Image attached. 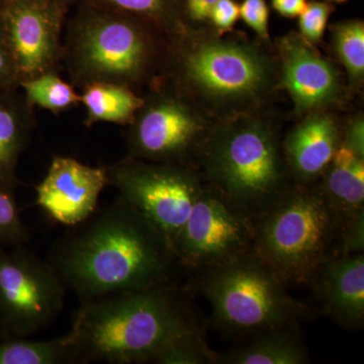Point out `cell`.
I'll return each mask as SVG.
<instances>
[{
	"label": "cell",
	"mask_w": 364,
	"mask_h": 364,
	"mask_svg": "<svg viewBox=\"0 0 364 364\" xmlns=\"http://www.w3.org/2000/svg\"><path fill=\"white\" fill-rule=\"evenodd\" d=\"M67 228L47 262L79 301L169 284L183 269L164 234L119 196Z\"/></svg>",
	"instance_id": "cell-1"
},
{
	"label": "cell",
	"mask_w": 364,
	"mask_h": 364,
	"mask_svg": "<svg viewBox=\"0 0 364 364\" xmlns=\"http://www.w3.org/2000/svg\"><path fill=\"white\" fill-rule=\"evenodd\" d=\"M191 294L174 282L80 301L64 336L76 364L155 363L205 334Z\"/></svg>",
	"instance_id": "cell-2"
},
{
	"label": "cell",
	"mask_w": 364,
	"mask_h": 364,
	"mask_svg": "<svg viewBox=\"0 0 364 364\" xmlns=\"http://www.w3.org/2000/svg\"><path fill=\"white\" fill-rule=\"evenodd\" d=\"M160 76L217 121L261 111L280 86L279 60L262 43L198 33L169 41Z\"/></svg>",
	"instance_id": "cell-3"
},
{
	"label": "cell",
	"mask_w": 364,
	"mask_h": 364,
	"mask_svg": "<svg viewBox=\"0 0 364 364\" xmlns=\"http://www.w3.org/2000/svg\"><path fill=\"white\" fill-rule=\"evenodd\" d=\"M168 46L150 21L85 2L67 28L62 65L74 87L107 82L135 90L160 76Z\"/></svg>",
	"instance_id": "cell-4"
},
{
	"label": "cell",
	"mask_w": 364,
	"mask_h": 364,
	"mask_svg": "<svg viewBox=\"0 0 364 364\" xmlns=\"http://www.w3.org/2000/svg\"><path fill=\"white\" fill-rule=\"evenodd\" d=\"M198 169L208 188L252 221L294 186L279 126L263 109L218 121Z\"/></svg>",
	"instance_id": "cell-5"
},
{
	"label": "cell",
	"mask_w": 364,
	"mask_h": 364,
	"mask_svg": "<svg viewBox=\"0 0 364 364\" xmlns=\"http://www.w3.org/2000/svg\"><path fill=\"white\" fill-rule=\"evenodd\" d=\"M191 273L183 289L208 299L210 326L222 336L241 341L313 318V311L289 293V284L254 251Z\"/></svg>",
	"instance_id": "cell-6"
},
{
	"label": "cell",
	"mask_w": 364,
	"mask_h": 364,
	"mask_svg": "<svg viewBox=\"0 0 364 364\" xmlns=\"http://www.w3.org/2000/svg\"><path fill=\"white\" fill-rule=\"evenodd\" d=\"M254 252L287 284H309L338 254L341 223L317 186H293L253 220Z\"/></svg>",
	"instance_id": "cell-7"
},
{
	"label": "cell",
	"mask_w": 364,
	"mask_h": 364,
	"mask_svg": "<svg viewBox=\"0 0 364 364\" xmlns=\"http://www.w3.org/2000/svg\"><path fill=\"white\" fill-rule=\"evenodd\" d=\"M147 87L124 133L127 156L198 168L217 119L162 76Z\"/></svg>",
	"instance_id": "cell-8"
},
{
	"label": "cell",
	"mask_w": 364,
	"mask_h": 364,
	"mask_svg": "<svg viewBox=\"0 0 364 364\" xmlns=\"http://www.w3.org/2000/svg\"><path fill=\"white\" fill-rule=\"evenodd\" d=\"M107 169L109 186L166 237L172 250L196 198L205 188L195 167L126 156Z\"/></svg>",
	"instance_id": "cell-9"
},
{
	"label": "cell",
	"mask_w": 364,
	"mask_h": 364,
	"mask_svg": "<svg viewBox=\"0 0 364 364\" xmlns=\"http://www.w3.org/2000/svg\"><path fill=\"white\" fill-rule=\"evenodd\" d=\"M11 248H0V326L9 338H26L58 318L67 289L47 261L26 245Z\"/></svg>",
	"instance_id": "cell-10"
},
{
	"label": "cell",
	"mask_w": 364,
	"mask_h": 364,
	"mask_svg": "<svg viewBox=\"0 0 364 364\" xmlns=\"http://www.w3.org/2000/svg\"><path fill=\"white\" fill-rule=\"evenodd\" d=\"M253 250L252 220L205 184L173 245L181 267L195 272Z\"/></svg>",
	"instance_id": "cell-11"
},
{
	"label": "cell",
	"mask_w": 364,
	"mask_h": 364,
	"mask_svg": "<svg viewBox=\"0 0 364 364\" xmlns=\"http://www.w3.org/2000/svg\"><path fill=\"white\" fill-rule=\"evenodd\" d=\"M67 7L61 0H7L2 7L0 31L20 83L62 66Z\"/></svg>",
	"instance_id": "cell-12"
},
{
	"label": "cell",
	"mask_w": 364,
	"mask_h": 364,
	"mask_svg": "<svg viewBox=\"0 0 364 364\" xmlns=\"http://www.w3.org/2000/svg\"><path fill=\"white\" fill-rule=\"evenodd\" d=\"M275 47L280 85L293 100L296 116L329 111L342 104L346 91L341 75L316 46L291 32L277 39Z\"/></svg>",
	"instance_id": "cell-13"
},
{
	"label": "cell",
	"mask_w": 364,
	"mask_h": 364,
	"mask_svg": "<svg viewBox=\"0 0 364 364\" xmlns=\"http://www.w3.org/2000/svg\"><path fill=\"white\" fill-rule=\"evenodd\" d=\"M107 182L105 167H92L74 158L53 157L43 181L36 186L37 205L67 227L85 221L98 208Z\"/></svg>",
	"instance_id": "cell-14"
},
{
	"label": "cell",
	"mask_w": 364,
	"mask_h": 364,
	"mask_svg": "<svg viewBox=\"0 0 364 364\" xmlns=\"http://www.w3.org/2000/svg\"><path fill=\"white\" fill-rule=\"evenodd\" d=\"M309 284L326 317L345 331L363 329L364 253L328 258Z\"/></svg>",
	"instance_id": "cell-15"
},
{
	"label": "cell",
	"mask_w": 364,
	"mask_h": 364,
	"mask_svg": "<svg viewBox=\"0 0 364 364\" xmlns=\"http://www.w3.org/2000/svg\"><path fill=\"white\" fill-rule=\"evenodd\" d=\"M342 124L329 111L301 117L282 138V151L294 186H313L341 145Z\"/></svg>",
	"instance_id": "cell-16"
},
{
	"label": "cell",
	"mask_w": 364,
	"mask_h": 364,
	"mask_svg": "<svg viewBox=\"0 0 364 364\" xmlns=\"http://www.w3.org/2000/svg\"><path fill=\"white\" fill-rule=\"evenodd\" d=\"M240 342L230 350L218 354V364L310 363L301 325L272 328Z\"/></svg>",
	"instance_id": "cell-17"
},
{
	"label": "cell",
	"mask_w": 364,
	"mask_h": 364,
	"mask_svg": "<svg viewBox=\"0 0 364 364\" xmlns=\"http://www.w3.org/2000/svg\"><path fill=\"white\" fill-rule=\"evenodd\" d=\"M315 186L338 217L342 228L364 210V158L340 145Z\"/></svg>",
	"instance_id": "cell-18"
},
{
	"label": "cell",
	"mask_w": 364,
	"mask_h": 364,
	"mask_svg": "<svg viewBox=\"0 0 364 364\" xmlns=\"http://www.w3.org/2000/svg\"><path fill=\"white\" fill-rule=\"evenodd\" d=\"M33 107L25 95L14 104L0 102V186L14 191L20 184L16 167L35 131Z\"/></svg>",
	"instance_id": "cell-19"
},
{
	"label": "cell",
	"mask_w": 364,
	"mask_h": 364,
	"mask_svg": "<svg viewBox=\"0 0 364 364\" xmlns=\"http://www.w3.org/2000/svg\"><path fill=\"white\" fill-rule=\"evenodd\" d=\"M80 95L87 127L102 122L127 127L144 102L133 88L116 83H91L81 88Z\"/></svg>",
	"instance_id": "cell-20"
},
{
	"label": "cell",
	"mask_w": 364,
	"mask_h": 364,
	"mask_svg": "<svg viewBox=\"0 0 364 364\" xmlns=\"http://www.w3.org/2000/svg\"><path fill=\"white\" fill-rule=\"evenodd\" d=\"M0 364H76L65 336L52 340H0Z\"/></svg>",
	"instance_id": "cell-21"
},
{
	"label": "cell",
	"mask_w": 364,
	"mask_h": 364,
	"mask_svg": "<svg viewBox=\"0 0 364 364\" xmlns=\"http://www.w3.org/2000/svg\"><path fill=\"white\" fill-rule=\"evenodd\" d=\"M20 88L32 107H39L53 114H61L81 105V95L71 83L63 80L58 71L28 79L20 83Z\"/></svg>",
	"instance_id": "cell-22"
},
{
	"label": "cell",
	"mask_w": 364,
	"mask_h": 364,
	"mask_svg": "<svg viewBox=\"0 0 364 364\" xmlns=\"http://www.w3.org/2000/svg\"><path fill=\"white\" fill-rule=\"evenodd\" d=\"M85 2L150 21L169 41L182 33L179 23L181 0H85Z\"/></svg>",
	"instance_id": "cell-23"
},
{
	"label": "cell",
	"mask_w": 364,
	"mask_h": 364,
	"mask_svg": "<svg viewBox=\"0 0 364 364\" xmlns=\"http://www.w3.org/2000/svg\"><path fill=\"white\" fill-rule=\"evenodd\" d=\"M331 32L334 51L348 74L349 90L359 91L364 82L363 21H340L331 26Z\"/></svg>",
	"instance_id": "cell-24"
},
{
	"label": "cell",
	"mask_w": 364,
	"mask_h": 364,
	"mask_svg": "<svg viewBox=\"0 0 364 364\" xmlns=\"http://www.w3.org/2000/svg\"><path fill=\"white\" fill-rule=\"evenodd\" d=\"M30 239V230L21 220L14 191L0 186V246L26 245Z\"/></svg>",
	"instance_id": "cell-25"
},
{
	"label": "cell",
	"mask_w": 364,
	"mask_h": 364,
	"mask_svg": "<svg viewBox=\"0 0 364 364\" xmlns=\"http://www.w3.org/2000/svg\"><path fill=\"white\" fill-rule=\"evenodd\" d=\"M335 6L329 1L312 0L308 2L305 11L299 16V33L310 44H321L324 37L328 21Z\"/></svg>",
	"instance_id": "cell-26"
},
{
	"label": "cell",
	"mask_w": 364,
	"mask_h": 364,
	"mask_svg": "<svg viewBox=\"0 0 364 364\" xmlns=\"http://www.w3.org/2000/svg\"><path fill=\"white\" fill-rule=\"evenodd\" d=\"M219 0H181L179 23L182 33L210 35V16Z\"/></svg>",
	"instance_id": "cell-27"
},
{
	"label": "cell",
	"mask_w": 364,
	"mask_h": 364,
	"mask_svg": "<svg viewBox=\"0 0 364 364\" xmlns=\"http://www.w3.org/2000/svg\"><path fill=\"white\" fill-rule=\"evenodd\" d=\"M240 18L257 33L261 41H269V9L267 0H243L239 4Z\"/></svg>",
	"instance_id": "cell-28"
},
{
	"label": "cell",
	"mask_w": 364,
	"mask_h": 364,
	"mask_svg": "<svg viewBox=\"0 0 364 364\" xmlns=\"http://www.w3.org/2000/svg\"><path fill=\"white\" fill-rule=\"evenodd\" d=\"M359 253H364V210L344 223L340 231L337 255Z\"/></svg>",
	"instance_id": "cell-29"
},
{
	"label": "cell",
	"mask_w": 364,
	"mask_h": 364,
	"mask_svg": "<svg viewBox=\"0 0 364 364\" xmlns=\"http://www.w3.org/2000/svg\"><path fill=\"white\" fill-rule=\"evenodd\" d=\"M239 18L240 9L236 0H219L210 13V35L224 37L233 31Z\"/></svg>",
	"instance_id": "cell-30"
},
{
	"label": "cell",
	"mask_w": 364,
	"mask_h": 364,
	"mask_svg": "<svg viewBox=\"0 0 364 364\" xmlns=\"http://www.w3.org/2000/svg\"><path fill=\"white\" fill-rule=\"evenodd\" d=\"M341 145L364 158V121L363 112L355 114L342 126Z\"/></svg>",
	"instance_id": "cell-31"
},
{
	"label": "cell",
	"mask_w": 364,
	"mask_h": 364,
	"mask_svg": "<svg viewBox=\"0 0 364 364\" xmlns=\"http://www.w3.org/2000/svg\"><path fill=\"white\" fill-rule=\"evenodd\" d=\"M6 87H20V80L11 53L0 31V88Z\"/></svg>",
	"instance_id": "cell-32"
},
{
	"label": "cell",
	"mask_w": 364,
	"mask_h": 364,
	"mask_svg": "<svg viewBox=\"0 0 364 364\" xmlns=\"http://www.w3.org/2000/svg\"><path fill=\"white\" fill-rule=\"evenodd\" d=\"M272 9L286 18H299L305 11L306 0H270Z\"/></svg>",
	"instance_id": "cell-33"
},
{
	"label": "cell",
	"mask_w": 364,
	"mask_h": 364,
	"mask_svg": "<svg viewBox=\"0 0 364 364\" xmlns=\"http://www.w3.org/2000/svg\"><path fill=\"white\" fill-rule=\"evenodd\" d=\"M6 338H9V337L7 336L6 333L4 332V330L2 329L1 326H0V340H4Z\"/></svg>",
	"instance_id": "cell-34"
},
{
	"label": "cell",
	"mask_w": 364,
	"mask_h": 364,
	"mask_svg": "<svg viewBox=\"0 0 364 364\" xmlns=\"http://www.w3.org/2000/svg\"><path fill=\"white\" fill-rule=\"evenodd\" d=\"M62 2H63L64 4H66L67 6H69V4H72V2L76 1V0H61Z\"/></svg>",
	"instance_id": "cell-35"
},
{
	"label": "cell",
	"mask_w": 364,
	"mask_h": 364,
	"mask_svg": "<svg viewBox=\"0 0 364 364\" xmlns=\"http://www.w3.org/2000/svg\"><path fill=\"white\" fill-rule=\"evenodd\" d=\"M329 2H337V4H343V2H346L347 0H327Z\"/></svg>",
	"instance_id": "cell-36"
}]
</instances>
